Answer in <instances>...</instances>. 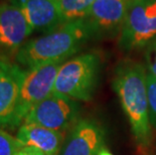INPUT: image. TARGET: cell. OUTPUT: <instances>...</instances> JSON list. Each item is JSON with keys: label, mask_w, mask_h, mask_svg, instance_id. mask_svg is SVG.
I'll return each instance as SVG.
<instances>
[{"label": "cell", "mask_w": 156, "mask_h": 155, "mask_svg": "<svg viewBox=\"0 0 156 155\" xmlns=\"http://www.w3.org/2000/svg\"><path fill=\"white\" fill-rule=\"evenodd\" d=\"M113 87L139 145L151 142L152 131L149 118L147 72L143 65L125 61L116 68Z\"/></svg>", "instance_id": "6da1fadb"}, {"label": "cell", "mask_w": 156, "mask_h": 155, "mask_svg": "<svg viewBox=\"0 0 156 155\" xmlns=\"http://www.w3.org/2000/svg\"><path fill=\"white\" fill-rule=\"evenodd\" d=\"M92 38L85 19L66 22L59 27L26 41L17 51L19 65L31 69L55 62H65Z\"/></svg>", "instance_id": "7a4b0ae2"}, {"label": "cell", "mask_w": 156, "mask_h": 155, "mask_svg": "<svg viewBox=\"0 0 156 155\" xmlns=\"http://www.w3.org/2000/svg\"><path fill=\"white\" fill-rule=\"evenodd\" d=\"M100 57L87 52L61 65L55 82L54 93L75 101L91 100L98 84Z\"/></svg>", "instance_id": "3957f363"}, {"label": "cell", "mask_w": 156, "mask_h": 155, "mask_svg": "<svg viewBox=\"0 0 156 155\" xmlns=\"http://www.w3.org/2000/svg\"><path fill=\"white\" fill-rule=\"evenodd\" d=\"M156 41V0H130L119 45L125 51L148 48Z\"/></svg>", "instance_id": "277c9868"}, {"label": "cell", "mask_w": 156, "mask_h": 155, "mask_svg": "<svg viewBox=\"0 0 156 155\" xmlns=\"http://www.w3.org/2000/svg\"><path fill=\"white\" fill-rule=\"evenodd\" d=\"M64 62H55L24 70L17 105L9 127L20 126L29 111L54 93L56 75Z\"/></svg>", "instance_id": "5b68a950"}, {"label": "cell", "mask_w": 156, "mask_h": 155, "mask_svg": "<svg viewBox=\"0 0 156 155\" xmlns=\"http://www.w3.org/2000/svg\"><path fill=\"white\" fill-rule=\"evenodd\" d=\"M78 114L77 101L52 93L29 111L23 123L36 124L65 133L78 122Z\"/></svg>", "instance_id": "8992f818"}, {"label": "cell", "mask_w": 156, "mask_h": 155, "mask_svg": "<svg viewBox=\"0 0 156 155\" xmlns=\"http://www.w3.org/2000/svg\"><path fill=\"white\" fill-rule=\"evenodd\" d=\"M34 29L12 0L0 3V60H7L26 42Z\"/></svg>", "instance_id": "52a82bcc"}, {"label": "cell", "mask_w": 156, "mask_h": 155, "mask_svg": "<svg viewBox=\"0 0 156 155\" xmlns=\"http://www.w3.org/2000/svg\"><path fill=\"white\" fill-rule=\"evenodd\" d=\"M130 0H95L84 18L92 37H111L120 33Z\"/></svg>", "instance_id": "ba28073f"}, {"label": "cell", "mask_w": 156, "mask_h": 155, "mask_svg": "<svg viewBox=\"0 0 156 155\" xmlns=\"http://www.w3.org/2000/svg\"><path fill=\"white\" fill-rule=\"evenodd\" d=\"M104 133L97 123L82 119L74 125L59 155H98L104 146Z\"/></svg>", "instance_id": "9c48e42d"}, {"label": "cell", "mask_w": 156, "mask_h": 155, "mask_svg": "<svg viewBox=\"0 0 156 155\" xmlns=\"http://www.w3.org/2000/svg\"><path fill=\"white\" fill-rule=\"evenodd\" d=\"M23 75L24 70L17 65L7 60H0V129L10 125Z\"/></svg>", "instance_id": "30bf717a"}, {"label": "cell", "mask_w": 156, "mask_h": 155, "mask_svg": "<svg viewBox=\"0 0 156 155\" xmlns=\"http://www.w3.org/2000/svg\"><path fill=\"white\" fill-rule=\"evenodd\" d=\"M27 19L34 30L44 33L66 23L58 0H12Z\"/></svg>", "instance_id": "8fae6325"}, {"label": "cell", "mask_w": 156, "mask_h": 155, "mask_svg": "<svg viewBox=\"0 0 156 155\" xmlns=\"http://www.w3.org/2000/svg\"><path fill=\"white\" fill-rule=\"evenodd\" d=\"M16 138L22 147L32 148L44 155H59L65 143V134L36 124L23 123Z\"/></svg>", "instance_id": "7c38bea8"}, {"label": "cell", "mask_w": 156, "mask_h": 155, "mask_svg": "<svg viewBox=\"0 0 156 155\" xmlns=\"http://www.w3.org/2000/svg\"><path fill=\"white\" fill-rule=\"evenodd\" d=\"M95 0H58L66 22L84 19Z\"/></svg>", "instance_id": "4fadbf2b"}, {"label": "cell", "mask_w": 156, "mask_h": 155, "mask_svg": "<svg viewBox=\"0 0 156 155\" xmlns=\"http://www.w3.org/2000/svg\"><path fill=\"white\" fill-rule=\"evenodd\" d=\"M21 147L17 138L0 129V155H15Z\"/></svg>", "instance_id": "5bb4252c"}, {"label": "cell", "mask_w": 156, "mask_h": 155, "mask_svg": "<svg viewBox=\"0 0 156 155\" xmlns=\"http://www.w3.org/2000/svg\"><path fill=\"white\" fill-rule=\"evenodd\" d=\"M147 93L149 118L151 126L156 128V78L147 72Z\"/></svg>", "instance_id": "9a60e30c"}, {"label": "cell", "mask_w": 156, "mask_h": 155, "mask_svg": "<svg viewBox=\"0 0 156 155\" xmlns=\"http://www.w3.org/2000/svg\"><path fill=\"white\" fill-rule=\"evenodd\" d=\"M146 62H147L148 72L156 78V41L147 48Z\"/></svg>", "instance_id": "2e32d148"}, {"label": "cell", "mask_w": 156, "mask_h": 155, "mask_svg": "<svg viewBox=\"0 0 156 155\" xmlns=\"http://www.w3.org/2000/svg\"><path fill=\"white\" fill-rule=\"evenodd\" d=\"M15 155H44L39 151L32 149V148L28 147H21L17 152L15 153Z\"/></svg>", "instance_id": "e0dca14e"}, {"label": "cell", "mask_w": 156, "mask_h": 155, "mask_svg": "<svg viewBox=\"0 0 156 155\" xmlns=\"http://www.w3.org/2000/svg\"><path fill=\"white\" fill-rule=\"evenodd\" d=\"M98 155H114V154L111 153L110 151H109L108 149H106L105 147H103L102 149H101L100 151H99Z\"/></svg>", "instance_id": "ac0fdd59"}]
</instances>
